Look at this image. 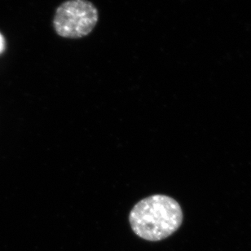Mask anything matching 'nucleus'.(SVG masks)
Listing matches in <instances>:
<instances>
[{
  "label": "nucleus",
  "instance_id": "obj_2",
  "mask_svg": "<svg viewBox=\"0 0 251 251\" xmlns=\"http://www.w3.org/2000/svg\"><path fill=\"white\" fill-rule=\"evenodd\" d=\"M99 13L88 0H67L60 5L53 18L56 34L65 39L86 37L97 26Z\"/></svg>",
  "mask_w": 251,
  "mask_h": 251
},
{
  "label": "nucleus",
  "instance_id": "obj_1",
  "mask_svg": "<svg viewBox=\"0 0 251 251\" xmlns=\"http://www.w3.org/2000/svg\"><path fill=\"white\" fill-rule=\"evenodd\" d=\"M183 218L176 201L157 194L140 201L130 210L129 221L138 237L149 242H159L179 229Z\"/></svg>",
  "mask_w": 251,
  "mask_h": 251
},
{
  "label": "nucleus",
  "instance_id": "obj_3",
  "mask_svg": "<svg viewBox=\"0 0 251 251\" xmlns=\"http://www.w3.org/2000/svg\"><path fill=\"white\" fill-rule=\"evenodd\" d=\"M3 49H4V39H3L2 35L0 34V53L2 52Z\"/></svg>",
  "mask_w": 251,
  "mask_h": 251
}]
</instances>
